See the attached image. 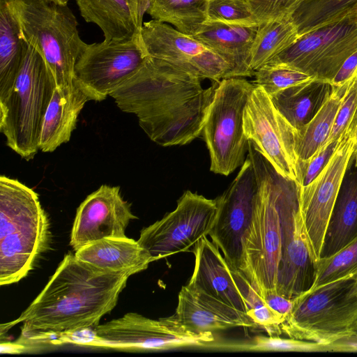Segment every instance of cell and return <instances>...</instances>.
<instances>
[{"instance_id":"obj_5","label":"cell","mask_w":357,"mask_h":357,"mask_svg":"<svg viewBox=\"0 0 357 357\" xmlns=\"http://www.w3.org/2000/svg\"><path fill=\"white\" fill-rule=\"evenodd\" d=\"M56 86L41 54L24 40V53L14 86L0 102V131L6 145L30 160L39 150L43 121Z\"/></svg>"},{"instance_id":"obj_11","label":"cell","mask_w":357,"mask_h":357,"mask_svg":"<svg viewBox=\"0 0 357 357\" xmlns=\"http://www.w3.org/2000/svg\"><path fill=\"white\" fill-rule=\"evenodd\" d=\"M218 213L216 199L187 190L174 211L141 230L137 241L154 261L185 252L208 236Z\"/></svg>"},{"instance_id":"obj_22","label":"cell","mask_w":357,"mask_h":357,"mask_svg":"<svg viewBox=\"0 0 357 357\" xmlns=\"http://www.w3.org/2000/svg\"><path fill=\"white\" fill-rule=\"evenodd\" d=\"M257 26L206 21L193 38L220 56L229 67V78L251 77V51Z\"/></svg>"},{"instance_id":"obj_26","label":"cell","mask_w":357,"mask_h":357,"mask_svg":"<svg viewBox=\"0 0 357 357\" xmlns=\"http://www.w3.org/2000/svg\"><path fill=\"white\" fill-rule=\"evenodd\" d=\"M333 90L331 82L312 79L269 97L277 111L300 131L317 114Z\"/></svg>"},{"instance_id":"obj_6","label":"cell","mask_w":357,"mask_h":357,"mask_svg":"<svg viewBox=\"0 0 357 357\" xmlns=\"http://www.w3.org/2000/svg\"><path fill=\"white\" fill-rule=\"evenodd\" d=\"M356 275L328 283L294 298L293 309L280 326L282 334L328 344L357 331Z\"/></svg>"},{"instance_id":"obj_37","label":"cell","mask_w":357,"mask_h":357,"mask_svg":"<svg viewBox=\"0 0 357 357\" xmlns=\"http://www.w3.org/2000/svg\"><path fill=\"white\" fill-rule=\"evenodd\" d=\"M356 112L357 72L351 79L347 91L341 102L332 131L325 145L340 139L347 133Z\"/></svg>"},{"instance_id":"obj_28","label":"cell","mask_w":357,"mask_h":357,"mask_svg":"<svg viewBox=\"0 0 357 357\" xmlns=\"http://www.w3.org/2000/svg\"><path fill=\"white\" fill-rule=\"evenodd\" d=\"M351 79L342 86H334L331 96L317 114L303 129L297 131L296 153L298 163L307 161L326 144Z\"/></svg>"},{"instance_id":"obj_14","label":"cell","mask_w":357,"mask_h":357,"mask_svg":"<svg viewBox=\"0 0 357 357\" xmlns=\"http://www.w3.org/2000/svg\"><path fill=\"white\" fill-rule=\"evenodd\" d=\"M282 258L276 292L294 299L309 290L315 269L301 211L298 184L286 179L280 204Z\"/></svg>"},{"instance_id":"obj_40","label":"cell","mask_w":357,"mask_h":357,"mask_svg":"<svg viewBox=\"0 0 357 357\" xmlns=\"http://www.w3.org/2000/svg\"><path fill=\"white\" fill-rule=\"evenodd\" d=\"M261 297L273 310L285 319L293 309L294 299L280 295L275 291H268Z\"/></svg>"},{"instance_id":"obj_45","label":"cell","mask_w":357,"mask_h":357,"mask_svg":"<svg viewBox=\"0 0 357 357\" xmlns=\"http://www.w3.org/2000/svg\"><path fill=\"white\" fill-rule=\"evenodd\" d=\"M351 160L355 163H357V137L354 145L353 152L351 156Z\"/></svg>"},{"instance_id":"obj_30","label":"cell","mask_w":357,"mask_h":357,"mask_svg":"<svg viewBox=\"0 0 357 357\" xmlns=\"http://www.w3.org/2000/svg\"><path fill=\"white\" fill-rule=\"evenodd\" d=\"M299 37L291 16L258 26L251 51V68L255 71L294 43Z\"/></svg>"},{"instance_id":"obj_27","label":"cell","mask_w":357,"mask_h":357,"mask_svg":"<svg viewBox=\"0 0 357 357\" xmlns=\"http://www.w3.org/2000/svg\"><path fill=\"white\" fill-rule=\"evenodd\" d=\"M16 0H0V102L12 91L24 59Z\"/></svg>"},{"instance_id":"obj_25","label":"cell","mask_w":357,"mask_h":357,"mask_svg":"<svg viewBox=\"0 0 357 357\" xmlns=\"http://www.w3.org/2000/svg\"><path fill=\"white\" fill-rule=\"evenodd\" d=\"M356 236L357 163L350 158L327 226L321 257L335 254Z\"/></svg>"},{"instance_id":"obj_21","label":"cell","mask_w":357,"mask_h":357,"mask_svg":"<svg viewBox=\"0 0 357 357\" xmlns=\"http://www.w3.org/2000/svg\"><path fill=\"white\" fill-rule=\"evenodd\" d=\"M94 96L75 78L70 86L55 88L45 112L39 138V150L51 153L69 142L78 116Z\"/></svg>"},{"instance_id":"obj_10","label":"cell","mask_w":357,"mask_h":357,"mask_svg":"<svg viewBox=\"0 0 357 357\" xmlns=\"http://www.w3.org/2000/svg\"><path fill=\"white\" fill-rule=\"evenodd\" d=\"M92 347L126 351H160L181 347H208L213 333H196L186 328L174 314L158 320L128 312L94 327Z\"/></svg>"},{"instance_id":"obj_4","label":"cell","mask_w":357,"mask_h":357,"mask_svg":"<svg viewBox=\"0 0 357 357\" xmlns=\"http://www.w3.org/2000/svg\"><path fill=\"white\" fill-rule=\"evenodd\" d=\"M50 222L38 193L0 176V285L18 282L50 245Z\"/></svg>"},{"instance_id":"obj_33","label":"cell","mask_w":357,"mask_h":357,"mask_svg":"<svg viewBox=\"0 0 357 357\" xmlns=\"http://www.w3.org/2000/svg\"><path fill=\"white\" fill-rule=\"evenodd\" d=\"M222 349L254 351L326 352V344L319 342L282 338L280 335H257L249 341L215 345Z\"/></svg>"},{"instance_id":"obj_39","label":"cell","mask_w":357,"mask_h":357,"mask_svg":"<svg viewBox=\"0 0 357 357\" xmlns=\"http://www.w3.org/2000/svg\"><path fill=\"white\" fill-rule=\"evenodd\" d=\"M340 139L325 145L307 161L298 163L299 186L307 185L320 174L333 156Z\"/></svg>"},{"instance_id":"obj_12","label":"cell","mask_w":357,"mask_h":357,"mask_svg":"<svg viewBox=\"0 0 357 357\" xmlns=\"http://www.w3.org/2000/svg\"><path fill=\"white\" fill-rule=\"evenodd\" d=\"M148 57L139 35L129 40L84 43L75 63V78L96 101H101L136 73Z\"/></svg>"},{"instance_id":"obj_13","label":"cell","mask_w":357,"mask_h":357,"mask_svg":"<svg viewBox=\"0 0 357 357\" xmlns=\"http://www.w3.org/2000/svg\"><path fill=\"white\" fill-rule=\"evenodd\" d=\"M243 129L248 139L255 143L276 172L298 184L297 130L277 111L261 86H255L247 102Z\"/></svg>"},{"instance_id":"obj_46","label":"cell","mask_w":357,"mask_h":357,"mask_svg":"<svg viewBox=\"0 0 357 357\" xmlns=\"http://www.w3.org/2000/svg\"><path fill=\"white\" fill-rule=\"evenodd\" d=\"M356 284H357V275H356Z\"/></svg>"},{"instance_id":"obj_23","label":"cell","mask_w":357,"mask_h":357,"mask_svg":"<svg viewBox=\"0 0 357 357\" xmlns=\"http://www.w3.org/2000/svg\"><path fill=\"white\" fill-rule=\"evenodd\" d=\"M82 17L102 30L105 40L132 39L139 35L149 0H76Z\"/></svg>"},{"instance_id":"obj_31","label":"cell","mask_w":357,"mask_h":357,"mask_svg":"<svg viewBox=\"0 0 357 357\" xmlns=\"http://www.w3.org/2000/svg\"><path fill=\"white\" fill-rule=\"evenodd\" d=\"M357 7V0H302L291 19L299 36L338 21Z\"/></svg>"},{"instance_id":"obj_2","label":"cell","mask_w":357,"mask_h":357,"mask_svg":"<svg viewBox=\"0 0 357 357\" xmlns=\"http://www.w3.org/2000/svg\"><path fill=\"white\" fill-rule=\"evenodd\" d=\"M130 276L99 269L68 253L40 293L8 324L22 323L23 335L95 327L116 307Z\"/></svg>"},{"instance_id":"obj_15","label":"cell","mask_w":357,"mask_h":357,"mask_svg":"<svg viewBox=\"0 0 357 357\" xmlns=\"http://www.w3.org/2000/svg\"><path fill=\"white\" fill-rule=\"evenodd\" d=\"M149 56L165 61L181 70L220 82L229 78V65L211 49L165 22L151 20L139 33Z\"/></svg>"},{"instance_id":"obj_19","label":"cell","mask_w":357,"mask_h":357,"mask_svg":"<svg viewBox=\"0 0 357 357\" xmlns=\"http://www.w3.org/2000/svg\"><path fill=\"white\" fill-rule=\"evenodd\" d=\"M192 252L194 270L187 284L247 315L245 296L238 271L230 266L218 247L204 236Z\"/></svg>"},{"instance_id":"obj_20","label":"cell","mask_w":357,"mask_h":357,"mask_svg":"<svg viewBox=\"0 0 357 357\" xmlns=\"http://www.w3.org/2000/svg\"><path fill=\"white\" fill-rule=\"evenodd\" d=\"M174 315L186 328L196 333H213L234 327L256 328L244 313L188 284L179 291Z\"/></svg>"},{"instance_id":"obj_47","label":"cell","mask_w":357,"mask_h":357,"mask_svg":"<svg viewBox=\"0 0 357 357\" xmlns=\"http://www.w3.org/2000/svg\"><path fill=\"white\" fill-rule=\"evenodd\" d=\"M248 1H249V0H248Z\"/></svg>"},{"instance_id":"obj_16","label":"cell","mask_w":357,"mask_h":357,"mask_svg":"<svg viewBox=\"0 0 357 357\" xmlns=\"http://www.w3.org/2000/svg\"><path fill=\"white\" fill-rule=\"evenodd\" d=\"M356 139L347 133L326 167L307 185L298 186L299 204L315 266Z\"/></svg>"},{"instance_id":"obj_35","label":"cell","mask_w":357,"mask_h":357,"mask_svg":"<svg viewBox=\"0 0 357 357\" xmlns=\"http://www.w3.org/2000/svg\"><path fill=\"white\" fill-rule=\"evenodd\" d=\"M253 84L271 96L276 93L314 79L298 70L281 65L265 64L255 71Z\"/></svg>"},{"instance_id":"obj_41","label":"cell","mask_w":357,"mask_h":357,"mask_svg":"<svg viewBox=\"0 0 357 357\" xmlns=\"http://www.w3.org/2000/svg\"><path fill=\"white\" fill-rule=\"evenodd\" d=\"M357 72V51L343 63L331 81L333 86H340L349 82Z\"/></svg>"},{"instance_id":"obj_24","label":"cell","mask_w":357,"mask_h":357,"mask_svg":"<svg viewBox=\"0 0 357 357\" xmlns=\"http://www.w3.org/2000/svg\"><path fill=\"white\" fill-rule=\"evenodd\" d=\"M80 261L101 270L130 275L146 270L154 261L137 241L128 237H107L89 243L75 252Z\"/></svg>"},{"instance_id":"obj_34","label":"cell","mask_w":357,"mask_h":357,"mask_svg":"<svg viewBox=\"0 0 357 357\" xmlns=\"http://www.w3.org/2000/svg\"><path fill=\"white\" fill-rule=\"evenodd\" d=\"M238 277L245 296L248 317L256 327L262 328L268 335L282 334L280 326L285 319L266 304L261 295L240 271Z\"/></svg>"},{"instance_id":"obj_38","label":"cell","mask_w":357,"mask_h":357,"mask_svg":"<svg viewBox=\"0 0 357 357\" xmlns=\"http://www.w3.org/2000/svg\"><path fill=\"white\" fill-rule=\"evenodd\" d=\"M302 0H249L259 25L291 16Z\"/></svg>"},{"instance_id":"obj_43","label":"cell","mask_w":357,"mask_h":357,"mask_svg":"<svg viewBox=\"0 0 357 357\" xmlns=\"http://www.w3.org/2000/svg\"><path fill=\"white\" fill-rule=\"evenodd\" d=\"M347 133L351 136H353L355 139L357 137V112L347 131Z\"/></svg>"},{"instance_id":"obj_3","label":"cell","mask_w":357,"mask_h":357,"mask_svg":"<svg viewBox=\"0 0 357 357\" xmlns=\"http://www.w3.org/2000/svg\"><path fill=\"white\" fill-rule=\"evenodd\" d=\"M248 156L258 189L252 218L243 240L240 272L261 296L277 289L282 248L280 204L287 178L251 140Z\"/></svg>"},{"instance_id":"obj_18","label":"cell","mask_w":357,"mask_h":357,"mask_svg":"<svg viewBox=\"0 0 357 357\" xmlns=\"http://www.w3.org/2000/svg\"><path fill=\"white\" fill-rule=\"evenodd\" d=\"M119 186L102 185L89 195L77 209L70 245L75 252L85 245L107 237H126L131 220L137 219Z\"/></svg>"},{"instance_id":"obj_7","label":"cell","mask_w":357,"mask_h":357,"mask_svg":"<svg viewBox=\"0 0 357 357\" xmlns=\"http://www.w3.org/2000/svg\"><path fill=\"white\" fill-rule=\"evenodd\" d=\"M16 9L24 40L41 54L56 87L72 86L75 63L84 42L71 10L45 0H16Z\"/></svg>"},{"instance_id":"obj_42","label":"cell","mask_w":357,"mask_h":357,"mask_svg":"<svg viewBox=\"0 0 357 357\" xmlns=\"http://www.w3.org/2000/svg\"><path fill=\"white\" fill-rule=\"evenodd\" d=\"M326 345L331 352H357V331Z\"/></svg>"},{"instance_id":"obj_32","label":"cell","mask_w":357,"mask_h":357,"mask_svg":"<svg viewBox=\"0 0 357 357\" xmlns=\"http://www.w3.org/2000/svg\"><path fill=\"white\" fill-rule=\"evenodd\" d=\"M356 275L357 236L338 252L327 257H321L317 261L313 282L307 291Z\"/></svg>"},{"instance_id":"obj_1","label":"cell","mask_w":357,"mask_h":357,"mask_svg":"<svg viewBox=\"0 0 357 357\" xmlns=\"http://www.w3.org/2000/svg\"><path fill=\"white\" fill-rule=\"evenodd\" d=\"M202 79L149 56L109 96L135 114L148 137L162 146L184 145L202 133L219 82L204 89Z\"/></svg>"},{"instance_id":"obj_17","label":"cell","mask_w":357,"mask_h":357,"mask_svg":"<svg viewBox=\"0 0 357 357\" xmlns=\"http://www.w3.org/2000/svg\"><path fill=\"white\" fill-rule=\"evenodd\" d=\"M258 184L248 155L231 185L216 198L218 213L208 236L230 266L240 271L243 240L250 225Z\"/></svg>"},{"instance_id":"obj_8","label":"cell","mask_w":357,"mask_h":357,"mask_svg":"<svg viewBox=\"0 0 357 357\" xmlns=\"http://www.w3.org/2000/svg\"><path fill=\"white\" fill-rule=\"evenodd\" d=\"M255 85L245 79H222L209 107L202 135L211 158L210 170L228 176L245 162L248 139L244 110Z\"/></svg>"},{"instance_id":"obj_36","label":"cell","mask_w":357,"mask_h":357,"mask_svg":"<svg viewBox=\"0 0 357 357\" xmlns=\"http://www.w3.org/2000/svg\"><path fill=\"white\" fill-rule=\"evenodd\" d=\"M207 21L259 26L248 0H209Z\"/></svg>"},{"instance_id":"obj_44","label":"cell","mask_w":357,"mask_h":357,"mask_svg":"<svg viewBox=\"0 0 357 357\" xmlns=\"http://www.w3.org/2000/svg\"><path fill=\"white\" fill-rule=\"evenodd\" d=\"M69 0H45L46 2L53 3L58 6H67Z\"/></svg>"},{"instance_id":"obj_29","label":"cell","mask_w":357,"mask_h":357,"mask_svg":"<svg viewBox=\"0 0 357 357\" xmlns=\"http://www.w3.org/2000/svg\"><path fill=\"white\" fill-rule=\"evenodd\" d=\"M209 0H149L146 13L153 20L172 24L179 31L195 35L207 21Z\"/></svg>"},{"instance_id":"obj_9","label":"cell","mask_w":357,"mask_h":357,"mask_svg":"<svg viewBox=\"0 0 357 357\" xmlns=\"http://www.w3.org/2000/svg\"><path fill=\"white\" fill-rule=\"evenodd\" d=\"M357 51V7L341 20L300 36L266 64L287 66L315 79L331 82Z\"/></svg>"}]
</instances>
